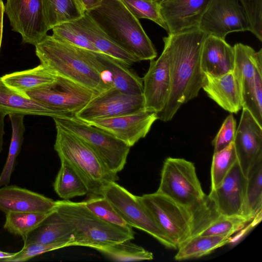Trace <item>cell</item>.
I'll use <instances>...</instances> for the list:
<instances>
[{
  "label": "cell",
  "instance_id": "cell-38",
  "mask_svg": "<svg viewBox=\"0 0 262 262\" xmlns=\"http://www.w3.org/2000/svg\"><path fill=\"white\" fill-rule=\"evenodd\" d=\"M84 205L101 219L112 224L128 226L111 204L103 196L92 195L83 202Z\"/></svg>",
  "mask_w": 262,
  "mask_h": 262
},
{
  "label": "cell",
  "instance_id": "cell-33",
  "mask_svg": "<svg viewBox=\"0 0 262 262\" xmlns=\"http://www.w3.org/2000/svg\"><path fill=\"white\" fill-rule=\"evenodd\" d=\"M130 241H125L95 250L108 259L116 261H135L154 258L152 252L130 242Z\"/></svg>",
  "mask_w": 262,
  "mask_h": 262
},
{
  "label": "cell",
  "instance_id": "cell-14",
  "mask_svg": "<svg viewBox=\"0 0 262 262\" xmlns=\"http://www.w3.org/2000/svg\"><path fill=\"white\" fill-rule=\"evenodd\" d=\"M157 119L156 113L143 109L117 117L95 119L86 123L107 132L132 147L147 135Z\"/></svg>",
  "mask_w": 262,
  "mask_h": 262
},
{
  "label": "cell",
  "instance_id": "cell-13",
  "mask_svg": "<svg viewBox=\"0 0 262 262\" xmlns=\"http://www.w3.org/2000/svg\"><path fill=\"white\" fill-rule=\"evenodd\" d=\"M5 13L23 43L35 46L47 34L42 0H6Z\"/></svg>",
  "mask_w": 262,
  "mask_h": 262
},
{
  "label": "cell",
  "instance_id": "cell-3",
  "mask_svg": "<svg viewBox=\"0 0 262 262\" xmlns=\"http://www.w3.org/2000/svg\"><path fill=\"white\" fill-rule=\"evenodd\" d=\"M86 12L111 40L139 61L157 57L156 50L139 19L121 0H104Z\"/></svg>",
  "mask_w": 262,
  "mask_h": 262
},
{
  "label": "cell",
  "instance_id": "cell-5",
  "mask_svg": "<svg viewBox=\"0 0 262 262\" xmlns=\"http://www.w3.org/2000/svg\"><path fill=\"white\" fill-rule=\"evenodd\" d=\"M56 202V209L73 227V246L96 249L134 238L132 227L116 225L101 219L83 202Z\"/></svg>",
  "mask_w": 262,
  "mask_h": 262
},
{
  "label": "cell",
  "instance_id": "cell-40",
  "mask_svg": "<svg viewBox=\"0 0 262 262\" xmlns=\"http://www.w3.org/2000/svg\"><path fill=\"white\" fill-rule=\"evenodd\" d=\"M73 246L72 242H62L50 244L32 243L24 245L19 251L3 261L23 262L49 251L57 250L66 247Z\"/></svg>",
  "mask_w": 262,
  "mask_h": 262
},
{
  "label": "cell",
  "instance_id": "cell-30",
  "mask_svg": "<svg viewBox=\"0 0 262 262\" xmlns=\"http://www.w3.org/2000/svg\"><path fill=\"white\" fill-rule=\"evenodd\" d=\"M243 216L250 221L261 218L262 159L250 168L247 176Z\"/></svg>",
  "mask_w": 262,
  "mask_h": 262
},
{
  "label": "cell",
  "instance_id": "cell-2",
  "mask_svg": "<svg viewBox=\"0 0 262 262\" xmlns=\"http://www.w3.org/2000/svg\"><path fill=\"white\" fill-rule=\"evenodd\" d=\"M40 64L56 76L88 88L97 94L112 87L96 53L47 34L35 46Z\"/></svg>",
  "mask_w": 262,
  "mask_h": 262
},
{
  "label": "cell",
  "instance_id": "cell-21",
  "mask_svg": "<svg viewBox=\"0 0 262 262\" xmlns=\"http://www.w3.org/2000/svg\"><path fill=\"white\" fill-rule=\"evenodd\" d=\"M234 50L225 39L212 35L205 38L201 52V68L204 75L219 77L233 71Z\"/></svg>",
  "mask_w": 262,
  "mask_h": 262
},
{
  "label": "cell",
  "instance_id": "cell-42",
  "mask_svg": "<svg viewBox=\"0 0 262 262\" xmlns=\"http://www.w3.org/2000/svg\"><path fill=\"white\" fill-rule=\"evenodd\" d=\"M104 0H81L86 11L95 8Z\"/></svg>",
  "mask_w": 262,
  "mask_h": 262
},
{
  "label": "cell",
  "instance_id": "cell-4",
  "mask_svg": "<svg viewBox=\"0 0 262 262\" xmlns=\"http://www.w3.org/2000/svg\"><path fill=\"white\" fill-rule=\"evenodd\" d=\"M54 148L60 162L69 165L83 182L91 195H100L110 183L116 182L117 173L110 171L91 148L77 136L55 125Z\"/></svg>",
  "mask_w": 262,
  "mask_h": 262
},
{
  "label": "cell",
  "instance_id": "cell-43",
  "mask_svg": "<svg viewBox=\"0 0 262 262\" xmlns=\"http://www.w3.org/2000/svg\"><path fill=\"white\" fill-rule=\"evenodd\" d=\"M7 115L3 112H0V154L3 150V136L5 134L4 127L5 122L4 119Z\"/></svg>",
  "mask_w": 262,
  "mask_h": 262
},
{
  "label": "cell",
  "instance_id": "cell-32",
  "mask_svg": "<svg viewBox=\"0 0 262 262\" xmlns=\"http://www.w3.org/2000/svg\"><path fill=\"white\" fill-rule=\"evenodd\" d=\"M57 194L65 200L88 194L85 185L67 163L61 162V166L53 184Z\"/></svg>",
  "mask_w": 262,
  "mask_h": 262
},
{
  "label": "cell",
  "instance_id": "cell-10",
  "mask_svg": "<svg viewBox=\"0 0 262 262\" xmlns=\"http://www.w3.org/2000/svg\"><path fill=\"white\" fill-rule=\"evenodd\" d=\"M26 94L54 111L57 114V117H60L74 116L98 94L67 78L57 76V79L52 85L29 91Z\"/></svg>",
  "mask_w": 262,
  "mask_h": 262
},
{
  "label": "cell",
  "instance_id": "cell-11",
  "mask_svg": "<svg viewBox=\"0 0 262 262\" xmlns=\"http://www.w3.org/2000/svg\"><path fill=\"white\" fill-rule=\"evenodd\" d=\"M197 27L207 35L223 39L229 33L251 29L239 0H211Z\"/></svg>",
  "mask_w": 262,
  "mask_h": 262
},
{
  "label": "cell",
  "instance_id": "cell-22",
  "mask_svg": "<svg viewBox=\"0 0 262 262\" xmlns=\"http://www.w3.org/2000/svg\"><path fill=\"white\" fill-rule=\"evenodd\" d=\"M202 88L209 97L231 114H236L243 108L239 85L233 72L216 77L205 75Z\"/></svg>",
  "mask_w": 262,
  "mask_h": 262
},
{
  "label": "cell",
  "instance_id": "cell-17",
  "mask_svg": "<svg viewBox=\"0 0 262 262\" xmlns=\"http://www.w3.org/2000/svg\"><path fill=\"white\" fill-rule=\"evenodd\" d=\"M239 165L247 177L251 167L262 159V126L243 108L233 141Z\"/></svg>",
  "mask_w": 262,
  "mask_h": 262
},
{
  "label": "cell",
  "instance_id": "cell-16",
  "mask_svg": "<svg viewBox=\"0 0 262 262\" xmlns=\"http://www.w3.org/2000/svg\"><path fill=\"white\" fill-rule=\"evenodd\" d=\"M247 181L237 160L221 185L208 195L220 214L243 216Z\"/></svg>",
  "mask_w": 262,
  "mask_h": 262
},
{
  "label": "cell",
  "instance_id": "cell-36",
  "mask_svg": "<svg viewBox=\"0 0 262 262\" xmlns=\"http://www.w3.org/2000/svg\"><path fill=\"white\" fill-rule=\"evenodd\" d=\"M237 160L233 142L225 149L214 152L211 168V190L217 188Z\"/></svg>",
  "mask_w": 262,
  "mask_h": 262
},
{
  "label": "cell",
  "instance_id": "cell-19",
  "mask_svg": "<svg viewBox=\"0 0 262 262\" xmlns=\"http://www.w3.org/2000/svg\"><path fill=\"white\" fill-rule=\"evenodd\" d=\"M233 48L235 60L233 72L239 85L243 108L249 111L259 125L262 126V113L257 108L254 97V55L255 51L252 47L242 43L235 44Z\"/></svg>",
  "mask_w": 262,
  "mask_h": 262
},
{
  "label": "cell",
  "instance_id": "cell-12",
  "mask_svg": "<svg viewBox=\"0 0 262 262\" xmlns=\"http://www.w3.org/2000/svg\"><path fill=\"white\" fill-rule=\"evenodd\" d=\"M143 109H145L143 96L125 94L112 86L96 95L74 116L87 123L95 119L117 117Z\"/></svg>",
  "mask_w": 262,
  "mask_h": 262
},
{
  "label": "cell",
  "instance_id": "cell-34",
  "mask_svg": "<svg viewBox=\"0 0 262 262\" xmlns=\"http://www.w3.org/2000/svg\"><path fill=\"white\" fill-rule=\"evenodd\" d=\"M253 221L243 216H226L217 213L197 235L232 236L247 228Z\"/></svg>",
  "mask_w": 262,
  "mask_h": 262
},
{
  "label": "cell",
  "instance_id": "cell-39",
  "mask_svg": "<svg viewBox=\"0 0 262 262\" xmlns=\"http://www.w3.org/2000/svg\"><path fill=\"white\" fill-rule=\"evenodd\" d=\"M52 36L74 46L95 52L99 51L73 25L71 22L64 23L54 27Z\"/></svg>",
  "mask_w": 262,
  "mask_h": 262
},
{
  "label": "cell",
  "instance_id": "cell-44",
  "mask_svg": "<svg viewBox=\"0 0 262 262\" xmlns=\"http://www.w3.org/2000/svg\"><path fill=\"white\" fill-rule=\"evenodd\" d=\"M5 13V5L3 0H0V49L3 37L4 14Z\"/></svg>",
  "mask_w": 262,
  "mask_h": 262
},
{
  "label": "cell",
  "instance_id": "cell-8",
  "mask_svg": "<svg viewBox=\"0 0 262 262\" xmlns=\"http://www.w3.org/2000/svg\"><path fill=\"white\" fill-rule=\"evenodd\" d=\"M138 198L177 249L189 238L192 219L187 208L157 191Z\"/></svg>",
  "mask_w": 262,
  "mask_h": 262
},
{
  "label": "cell",
  "instance_id": "cell-15",
  "mask_svg": "<svg viewBox=\"0 0 262 262\" xmlns=\"http://www.w3.org/2000/svg\"><path fill=\"white\" fill-rule=\"evenodd\" d=\"M142 79L145 109L157 114L161 112L168 101L171 89L168 55L166 48H164L158 59L150 60L149 69Z\"/></svg>",
  "mask_w": 262,
  "mask_h": 262
},
{
  "label": "cell",
  "instance_id": "cell-35",
  "mask_svg": "<svg viewBox=\"0 0 262 262\" xmlns=\"http://www.w3.org/2000/svg\"><path fill=\"white\" fill-rule=\"evenodd\" d=\"M50 212H9L6 214L4 228L10 233L21 236L24 242Z\"/></svg>",
  "mask_w": 262,
  "mask_h": 262
},
{
  "label": "cell",
  "instance_id": "cell-29",
  "mask_svg": "<svg viewBox=\"0 0 262 262\" xmlns=\"http://www.w3.org/2000/svg\"><path fill=\"white\" fill-rule=\"evenodd\" d=\"M232 242L233 237L230 235L195 236L179 247L174 259L183 260L202 257Z\"/></svg>",
  "mask_w": 262,
  "mask_h": 262
},
{
  "label": "cell",
  "instance_id": "cell-31",
  "mask_svg": "<svg viewBox=\"0 0 262 262\" xmlns=\"http://www.w3.org/2000/svg\"><path fill=\"white\" fill-rule=\"evenodd\" d=\"M11 123L12 136L6 163L0 174V187L7 186L10 181L16 160L24 140L25 132L23 115H9Z\"/></svg>",
  "mask_w": 262,
  "mask_h": 262
},
{
  "label": "cell",
  "instance_id": "cell-6",
  "mask_svg": "<svg viewBox=\"0 0 262 262\" xmlns=\"http://www.w3.org/2000/svg\"><path fill=\"white\" fill-rule=\"evenodd\" d=\"M157 192L186 207L191 214L202 207L207 196L202 190L193 163L171 157L164 162Z\"/></svg>",
  "mask_w": 262,
  "mask_h": 262
},
{
  "label": "cell",
  "instance_id": "cell-24",
  "mask_svg": "<svg viewBox=\"0 0 262 262\" xmlns=\"http://www.w3.org/2000/svg\"><path fill=\"white\" fill-rule=\"evenodd\" d=\"M71 23L100 52L129 66L139 61L111 40L86 12L81 17Z\"/></svg>",
  "mask_w": 262,
  "mask_h": 262
},
{
  "label": "cell",
  "instance_id": "cell-25",
  "mask_svg": "<svg viewBox=\"0 0 262 262\" xmlns=\"http://www.w3.org/2000/svg\"><path fill=\"white\" fill-rule=\"evenodd\" d=\"M0 112L7 115H30L57 117L47 106L7 85L0 77Z\"/></svg>",
  "mask_w": 262,
  "mask_h": 262
},
{
  "label": "cell",
  "instance_id": "cell-23",
  "mask_svg": "<svg viewBox=\"0 0 262 262\" xmlns=\"http://www.w3.org/2000/svg\"><path fill=\"white\" fill-rule=\"evenodd\" d=\"M112 86L129 95L143 96V79L127 64L101 52H97Z\"/></svg>",
  "mask_w": 262,
  "mask_h": 262
},
{
  "label": "cell",
  "instance_id": "cell-46",
  "mask_svg": "<svg viewBox=\"0 0 262 262\" xmlns=\"http://www.w3.org/2000/svg\"><path fill=\"white\" fill-rule=\"evenodd\" d=\"M155 1H161L162 0H155Z\"/></svg>",
  "mask_w": 262,
  "mask_h": 262
},
{
  "label": "cell",
  "instance_id": "cell-9",
  "mask_svg": "<svg viewBox=\"0 0 262 262\" xmlns=\"http://www.w3.org/2000/svg\"><path fill=\"white\" fill-rule=\"evenodd\" d=\"M101 196L111 204L128 226L146 232L167 248L177 249L141 203L138 196L133 194L116 182L108 185Z\"/></svg>",
  "mask_w": 262,
  "mask_h": 262
},
{
  "label": "cell",
  "instance_id": "cell-37",
  "mask_svg": "<svg viewBox=\"0 0 262 262\" xmlns=\"http://www.w3.org/2000/svg\"><path fill=\"white\" fill-rule=\"evenodd\" d=\"M132 14L138 19H149L167 32V26L161 14L159 2L155 0H121Z\"/></svg>",
  "mask_w": 262,
  "mask_h": 262
},
{
  "label": "cell",
  "instance_id": "cell-18",
  "mask_svg": "<svg viewBox=\"0 0 262 262\" xmlns=\"http://www.w3.org/2000/svg\"><path fill=\"white\" fill-rule=\"evenodd\" d=\"M211 0H162L159 2L161 14L168 34L197 27L203 14Z\"/></svg>",
  "mask_w": 262,
  "mask_h": 262
},
{
  "label": "cell",
  "instance_id": "cell-7",
  "mask_svg": "<svg viewBox=\"0 0 262 262\" xmlns=\"http://www.w3.org/2000/svg\"><path fill=\"white\" fill-rule=\"evenodd\" d=\"M53 119L55 125L72 133L85 143L110 171L117 174L124 168L130 148L126 144L74 116Z\"/></svg>",
  "mask_w": 262,
  "mask_h": 262
},
{
  "label": "cell",
  "instance_id": "cell-26",
  "mask_svg": "<svg viewBox=\"0 0 262 262\" xmlns=\"http://www.w3.org/2000/svg\"><path fill=\"white\" fill-rule=\"evenodd\" d=\"M73 233L71 225L55 208L28 235L24 245L32 243H73Z\"/></svg>",
  "mask_w": 262,
  "mask_h": 262
},
{
  "label": "cell",
  "instance_id": "cell-20",
  "mask_svg": "<svg viewBox=\"0 0 262 262\" xmlns=\"http://www.w3.org/2000/svg\"><path fill=\"white\" fill-rule=\"evenodd\" d=\"M56 202L45 195L16 186L0 188V210L9 212L49 213L56 208Z\"/></svg>",
  "mask_w": 262,
  "mask_h": 262
},
{
  "label": "cell",
  "instance_id": "cell-28",
  "mask_svg": "<svg viewBox=\"0 0 262 262\" xmlns=\"http://www.w3.org/2000/svg\"><path fill=\"white\" fill-rule=\"evenodd\" d=\"M42 4L48 31L57 25L78 19L86 12L81 0H42Z\"/></svg>",
  "mask_w": 262,
  "mask_h": 262
},
{
  "label": "cell",
  "instance_id": "cell-1",
  "mask_svg": "<svg viewBox=\"0 0 262 262\" xmlns=\"http://www.w3.org/2000/svg\"><path fill=\"white\" fill-rule=\"evenodd\" d=\"M206 36L194 27L163 38L168 55L171 89L165 106L157 114L158 119L171 120L182 104L198 96L205 78L200 58Z\"/></svg>",
  "mask_w": 262,
  "mask_h": 262
},
{
  "label": "cell",
  "instance_id": "cell-45",
  "mask_svg": "<svg viewBox=\"0 0 262 262\" xmlns=\"http://www.w3.org/2000/svg\"><path fill=\"white\" fill-rule=\"evenodd\" d=\"M14 253H9L0 251V260L3 261L4 259L9 258L14 255Z\"/></svg>",
  "mask_w": 262,
  "mask_h": 262
},
{
  "label": "cell",
  "instance_id": "cell-27",
  "mask_svg": "<svg viewBox=\"0 0 262 262\" xmlns=\"http://www.w3.org/2000/svg\"><path fill=\"white\" fill-rule=\"evenodd\" d=\"M1 77L7 85L24 94L48 87L57 79V76L41 64L31 69L7 74Z\"/></svg>",
  "mask_w": 262,
  "mask_h": 262
},
{
  "label": "cell",
  "instance_id": "cell-41",
  "mask_svg": "<svg viewBox=\"0 0 262 262\" xmlns=\"http://www.w3.org/2000/svg\"><path fill=\"white\" fill-rule=\"evenodd\" d=\"M236 122L231 114L224 120L219 132L212 141L214 152L220 151L233 142L236 133Z\"/></svg>",
  "mask_w": 262,
  "mask_h": 262
}]
</instances>
